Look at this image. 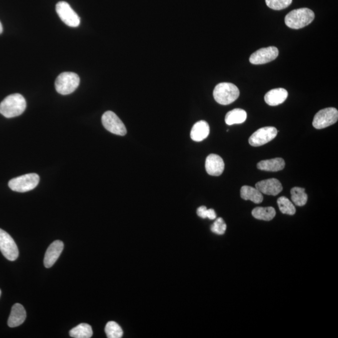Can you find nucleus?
I'll return each mask as SVG.
<instances>
[{
    "mask_svg": "<svg viewBox=\"0 0 338 338\" xmlns=\"http://www.w3.org/2000/svg\"><path fill=\"white\" fill-rule=\"evenodd\" d=\"M26 107V100L21 94H12L5 98L0 104V114L10 119L22 115Z\"/></svg>",
    "mask_w": 338,
    "mask_h": 338,
    "instance_id": "nucleus-1",
    "label": "nucleus"
},
{
    "mask_svg": "<svg viewBox=\"0 0 338 338\" xmlns=\"http://www.w3.org/2000/svg\"><path fill=\"white\" fill-rule=\"evenodd\" d=\"M314 17V13L311 10L302 8L290 12L285 17V24L290 29H302L309 25Z\"/></svg>",
    "mask_w": 338,
    "mask_h": 338,
    "instance_id": "nucleus-2",
    "label": "nucleus"
},
{
    "mask_svg": "<svg viewBox=\"0 0 338 338\" xmlns=\"http://www.w3.org/2000/svg\"><path fill=\"white\" fill-rule=\"evenodd\" d=\"M239 94V90L237 86L227 82L217 85L213 92L215 101L223 105L232 104L238 99Z\"/></svg>",
    "mask_w": 338,
    "mask_h": 338,
    "instance_id": "nucleus-3",
    "label": "nucleus"
},
{
    "mask_svg": "<svg viewBox=\"0 0 338 338\" xmlns=\"http://www.w3.org/2000/svg\"><path fill=\"white\" fill-rule=\"evenodd\" d=\"M79 75L74 72L62 73L55 81V89L61 95H69L74 92L80 84Z\"/></svg>",
    "mask_w": 338,
    "mask_h": 338,
    "instance_id": "nucleus-4",
    "label": "nucleus"
},
{
    "mask_svg": "<svg viewBox=\"0 0 338 338\" xmlns=\"http://www.w3.org/2000/svg\"><path fill=\"white\" fill-rule=\"evenodd\" d=\"M39 175L32 173L10 180L9 186L14 191L26 192L34 189L39 184Z\"/></svg>",
    "mask_w": 338,
    "mask_h": 338,
    "instance_id": "nucleus-5",
    "label": "nucleus"
},
{
    "mask_svg": "<svg viewBox=\"0 0 338 338\" xmlns=\"http://www.w3.org/2000/svg\"><path fill=\"white\" fill-rule=\"evenodd\" d=\"M338 119V111L333 107L320 110L315 115L312 121L313 127L322 129L335 124Z\"/></svg>",
    "mask_w": 338,
    "mask_h": 338,
    "instance_id": "nucleus-6",
    "label": "nucleus"
},
{
    "mask_svg": "<svg viewBox=\"0 0 338 338\" xmlns=\"http://www.w3.org/2000/svg\"><path fill=\"white\" fill-rule=\"evenodd\" d=\"M102 122L105 129L112 134L121 136H124L127 134V129L124 123L114 112H105L102 115Z\"/></svg>",
    "mask_w": 338,
    "mask_h": 338,
    "instance_id": "nucleus-7",
    "label": "nucleus"
},
{
    "mask_svg": "<svg viewBox=\"0 0 338 338\" xmlns=\"http://www.w3.org/2000/svg\"><path fill=\"white\" fill-rule=\"evenodd\" d=\"M0 250L8 260L14 261L19 257V252L16 243L11 235L0 229Z\"/></svg>",
    "mask_w": 338,
    "mask_h": 338,
    "instance_id": "nucleus-8",
    "label": "nucleus"
},
{
    "mask_svg": "<svg viewBox=\"0 0 338 338\" xmlns=\"http://www.w3.org/2000/svg\"><path fill=\"white\" fill-rule=\"evenodd\" d=\"M56 11L60 19L65 24L70 27H77L80 24V19L76 12L70 5L65 2H60L56 5Z\"/></svg>",
    "mask_w": 338,
    "mask_h": 338,
    "instance_id": "nucleus-9",
    "label": "nucleus"
},
{
    "mask_svg": "<svg viewBox=\"0 0 338 338\" xmlns=\"http://www.w3.org/2000/svg\"><path fill=\"white\" fill-rule=\"evenodd\" d=\"M277 130L274 127L260 128L255 131L249 139V143L253 147H259L271 141L277 136Z\"/></svg>",
    "mask_w": 338,
    "mask_h": 338,
    "instance_id": "nucleus-10",
    "label": "nucleus"
},
{
    "mask_svg": "<svg viewBox=\"0 0 338 338\" xmlns=\"http://www.w3.org/2000/svg\"><path fill=\"white\" fill-rule=\"evenodd\" d=\"M279 55V50L275 47L262 48L253 53L249 62L254 65L267 64L274 60Z\"/></svg>",
    "mask_w": 338,
    "mask_h": 338,
    "instance_id": "nucleus-11",
    "label": "nucleus"
},
{
    "mask_svg": "<svg viewBox=\"0 0 338 338\" xmlns=\"http://www.w3.org/2000/svg\"><path fill=\"white\" fill-rule=\"evenodd\" d=\"M208 174L212 176H219L224 172V162L219 155L211 154L208 155L205 164Z\"/></svg>",
    "mask_w": 338,
    "mask_h": 338,
    "instance_id": "nucleus-12",
    "label": "nucleus"
},
{
    "mask_svg": "<svg viewBox=\"0 0 338 338\" xmlns=\"http://www.w3.org/2000/svg\"><path fill=\"white\" fill-rule=\"evenodd\" d=\"M255 188L259 190L262 194L269 195H277L282 192L281 183L276 179H269L258 182L255 184Z\"/></svg>",
    "mask_w": 338,
    "mask_h": 338,
    "instance_id": "nucleus-13",
    "label": "nucleus"
},
{
    "mask_svg": "<svg viewBox=\"0 0 338 338\" xmlns=\"http://www.w3.org/2000/svg\"><path fill=\"white\" fill-rule=\"evenodd\" d=\"M64 244L61 240H55L48 248L44 257V265L50 268L54 265L64 250Z\"/></svg>",
    "mask_w": 338,
    "mask_h": 338,
    "instance_id": "nucleus-14",
    "label": "nucleus"
},
{
    "mask_svg": "<svg viewBox=\"0 0 338 338\" xmlns=\"http://www.w3.org/2000/svg\"><path fill=\"white\" fill-rule=\"evenodd\" d=\"M27 317V312L22 304L17 303L13 305L11 313L8 320V324L10 327H15L24 322Z\"/></svg>",
    "mask_w": 338,
    "mask_h": 338,
    "instance_id": "nucleus-15",
    "label": "nucleus"
},
{
    "mask_svg": "<svg viewBox=\"0 0 338 338\" xmlns=\"http://www.w3.org/2000/svg\"><path fill=\"white\" fill-rule=\"evenodd\" d=\"M288 92L286 90L279 88L270 90L264 96V100L270 106H277L282 104L287 99Z\"/></svg>",
    "mask_w": 338,
    "mask_h": 338,
    "instance_id": "nucleus-16",
    "label": "nucleus"
},
{
    "mask_svg": "<svg viewBox=\"0 0 338 338\" xmlns=\"http://www.w3.org/2000/svg\"><path fill=\"white\" fill-rule=\"evenodd\" d=\"M209 133L210 127L208 123L204 120H200L193 125L190 137L195 142H201L206 139Z\"/></svg>",
    "mask_w": 338,
    "mask_h": 338,
    "instance_id": "nucleus-17",
    "label": "nucleus"
},
{
    "mask_svg": "<svg viewBox=\"0 0 338 338\" xmlns=\"http://www.w3.org/2000/svg\"><path fill=\"white\" fill-rule=\"evenodd\" d=\"M285 162L282 158H275V159L262 160L258 163V169L268 172H277L284 169Z\"/></svg>",
    "mask_w": 338,
    "mask_h": 338,
    "instance_id": "nucleus-18",
    "label": "nucleus"
},
{
    "mask_svg": "<svg viewBox=\"0 0 338 338\" xmlns=\"http://www.w3.org/2000/svg\"><path fill=\"white\" fill-rule=\"evenodd\" d=\"M240 197L242 199L250 200L255 204H260L264 199L262 193L259 190L247 185H244L240 189Z\"/></svg>",
    "mask_w": 338,
    "mask_h": 338,
    "instance_id": "nucleus-19",
    "label": "nucleus"
},
{
    "mask_svg": "<svg viewBox=\"0 0 338 338\" xmlns=\"http://www.w3.org/2000/svg\"><path fill=\"white\" fill-rule=\"evenodd\" d=\"M247 119V113L244 110L235 109L227 113L225 117L226 124L232 125L244 123Z\"/></svg>",
    "mask_w": 338,
    "mask_h": 338,
    "instance_id": "nucleus-20",
    "label": "nucleus"
},
{
    "mask_svg": "<svg viewBox=\"0 0 338 338\" xmlns=\"http://www.w3.org/2000/svg\"><path fill=\"white\" fill-rule=\"evenodd\" d=\"M275 214L276 212H275L274 208L272 207H257L254 208L252 211V216L255 219L265 220V221H269L274 219Z\"/></svg>",
    "mask_w": 338,
    "mask_h": 338,
    "instance_id": "nucleus-21",
    "label": "nucleus"
},
{
    "mask_svg": "<svg viewBox=\"0 0 338 338\" xmlns=\"http://www.w3.org/2000/svg\"><path fill=\"white\" fill-rule=\"evenodd\" d=\"M70 336L75 338H90L92 336V328L86 323H82L70 330Z\"/></svg>",
    "mask_w": 338,
    "mask_h": 338,
    "instance_id": "nucleus-22",
    "label": "nucleus"
},
{
    "mask_svg": "<svg viewBox=\"0 0 338 338\" xmlns=\"http://www.w3.org/2000/svg\"><path fill=\"white\" fill-rule=\"evenodd\" d=\"M291 199L293 203L297 206H304L307 201V195L305 193L303 188L295 187L290 190Z\"/></svg>",
    "mask_w": 338,
    "mask_h": 338,
    "instance_id": "nucleus-23",
    "label": "nucleus"
},
{
    "mask_svg": "<svg viewBox=\"0 0 338 338\" xmlns=\"http://www.w3.org/2000/svg\"><path fill=\"white\" fill-rule=\"evenodd\" d=\"M277 202L279 210L282 214L292 215L296 212L294 204L287 197H280L277 199Z\"/></svg>",
    "mask_w": 338,
    "mask_h": 338,
    "instance_id": "nucleus-24",
    "label": "nucleus"
},
{
    "mask_svg": "<svg viewBox=\"0 0 338 338\" xmlns=\"http://www.w3.org/2000/svg\"><path fill=\"white\" fill-rule=\"evenodd\" d=\"M105 331L107 337L109 338H120L124 334L122 327L114 321H109L107 323Z\"/></svg>",
    "mask_w": 338,
    "mask_h": 338,
    "instance_id": "nucleus-25",
    "label": "nucleus"
},
{
    "mask_svg": "<svg viewBox=\"0 0 338 338\" xmlns=\"http://www.w3.org/2000/svg\"><path fill=\"white\" fill-rule=\"evenodd\" d=\"M265 1L267 6L270 9L281 10L290 6L292 0H265Z\"/></svg>",
    "mask_w": 338,
    "mask_h": 338,
    "instance_id": "nucleus-26",
    "label": "nucleus"
},
{
    "mask_svg": "<svg viewBox=\"0 0 338 338\" xmlns=\"http://www.w3.org/2000/svg\"><path fill=\"white\" fill-rule=\"evenodd\" d=\"M227 229V225L222 218H218L210 227L212 232L218 235L224 234Z\"/></svg>",
    "mask_w": 338,
    "mask_h": 338,
    "instance_id": "nucleus-27",
    "label": "nucleus"
},
{
    "mask_svg": "<svg viewBox=\"0 0 338 338\" xmlns=\"http://www.w3.org/2000/svg\"><path fill=\"white\" fill-rule=\"evenodd\" d=\"M197 214L198 216L202 218V219H206L207 214V207L205 206H201L198 208Z\"/></svg>",
    "mask_w": 338,
    "mask_h": 338,
    "instance_id": "nucleus-28",
    "label": "nucleus"
},
{
    "mask_svg": "<svg viewBox=\"0 0 338 338\" xmlns=\"http://www.w3.org/2000/svg\"><path fill=\"white\" fill-rule=\"evenodd\" d=\"M216 213L215 210L212 209H207V218L210 220H214L216 219Z\"/></svg>",
    "mask_w": 338,
    "mask_h": 338,
    "instance_id": "nucleus-29",
    "label": "nucleus"
},
{
    "mask_svg": "<svg viewBox=\"0 0 338 338\" xmlns=\"http://www.w3.org/2000/svg\"><path fill=\"white\" fill-rule=\"evenodd\" d=\"M3 32V26L1 22H0V34Z\"/></svg>",
    "mask_w": 338,
    "mask_h": 338,
    "instance_id": "nucleus-30",
    "label": "nucleus"
},
{
    "mask_svg": "<svg viewBox=\"0 0 338 338\" xmlns=\"http://www.w3.org/2000/svg\"><path fill=\"white\" fill-rule=\"evenodd\" d=\"M1 294H2V292H1V290H0V295H1Z\"/></svg>",
    "mask_w": 338,
    "mask_h": 338,
    "instance_id": "nucleus-31",
    "label": "nucleus"
}]
</instances>
